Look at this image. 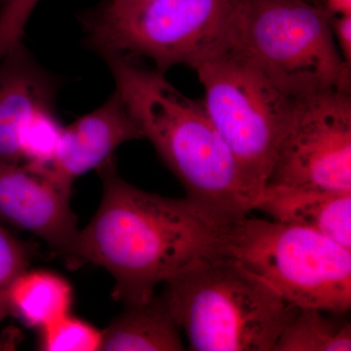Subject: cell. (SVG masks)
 <instances>
[{
    "label": "cell",
    "instance_id": "1",
    "mask_svg": "<svg viewBox=\"0 0 351 351\" xmlns=\"http://www.w3.org/2000/svg\"><path fill=\"white\" fill-rule=\"evenodd\" d=\"M103 197L69 258L100 265L114 278L112 297L125 306L151 300L156 286L218 255L221 226L188 198L149 193L120 177L114 157L98 168Z\"/></svg>",
    "mask_w": 351,
    "mask_h": 351
},
{
    "label": "cell",
    "instance_id": "2",
    "mask_svg": "<svg viewBox=\"0 0 351 351\" xmlns=\"http://www.w3.org/2000/svg\"><path fill=\"white\" fill-rule=\"evenodd\" d=\"M101 56L143 138L151 141L186 198L219 223L249 216L262 191L242 170L202 100L189 98L135 58Z\"/></svg>",
    "mask_w": 351,
    "mask_h": 351
},
{
    "label": "cell",
    "instance_id": "3",
    "mask_svg": "<svg viewBox=\"0 0 351 351\" xmlns=\"http://www.w3.org/2000/svg\"><path fill=\"white\" fill-rule=\"evenodd\" d=\"M163 293L195 351H274L299 307L223 255L201 258Z\"/></svg>",
    "mask_w": 351,
    "mask_h": 351
},
{
    "label": "cell",
    "instance_id": "4",
    "mask_svg": "<svg viewBox=\"0 0 351 351\" xmlns=\"http://www.w3.org/2000/svg\"><path fill=\"white\" fill-rule=\"evenodd\" d=\"M331 14L314 0H240L228 48L248 58L293 98L351 91Z\"/></svg>",
    "mask_w": 351,
    "mask_h": 351
},
{
    "label": "cell",
    "instance_id": "5",
    "mask_svg": "<svg viewBox=\"0 0 351 351\" xmlns=\"http://www.w3.org/2000/svg\"><path fill=\"white\" fill-rule=\"evenodd\" d=\"M218 255L237 261L299 308L351 307V250L322 233L257 218L221 226Z\"/></svg>",
    "mask_w": 351,
    "mask_h": 351
},
{
    "label": "cell",
    "instance_id": "6",
    "mask_svg": "<svg viewBox=\"0 0 351 351\" xmlns=\"http://www.w3.org/2000/svg\"><path fill=\"white\" fill-rule=\"evenodd\" d=\"M240 0H149L107 3L87 18V43L101 55L145 57L164 73L226 49Z\"/></svg>",
    "mask_w": 351,
    "mask_h": 351
},
{
    "label": "cell",
    "instance_id": "7",
    "mask_svg": "<svg viewBox=\"0 0 351 351\" xmlns=\"http://www.w3.org/2000/svg\"><path fill=\"white\" fill-rule=\"evenodd\" d=\"M195 71L210 119L245 174L263 191L295 98L230 48L205 60Z\"/></svg>",
    "mask_w": 351,
    "mask_h": 351
},
{
    "label": "cell",
    "instance_id": "8",
    "mask_svg": "<svg viewBox=\"0 0 351 351\" xmlns=\"http://www.w3.org/2000/svg\"><path fill=\"white\" fill-rule=\"evenodd\" d=\"M267 184L351 193V91L295 99Z\"/></svg>",
    "mask_w": 351,
    "mask_h": 351
},
{
    "label": "cell",
    "instance_id": "9",
    "mask_svg": "<svg viewBox=\"0 0 351 351\" xmlns=\"http://www.w3.org/2000/svg\"><path fill=\"white\" fill-rule=\"evenodd\" d=\"M71 195L23 164H0V219L68 258L80 233Z\"/></svg>",
    "mask_w": 351,
    "mask_h": 351
},
{
    "label": "cell",
    "instance_id": "10",
    "mask_svg": "<svg viewBox=\"0 0 351 351\" xmlns=\"http://www.w3.org/2000/svg\"><path fill=\"white\" fill-rule=\"evenodd\" d=\"M142 138V132L114 91L100 108L64 127L54 160L38 172L71 193L77 178L98 169L124 143Z\"/></svg>",
    "mask_w": 351,
    "mask_h": 351
},
{
    "label": "cell",
    "instance_id": "11",
    "mask_svg": "<svg viewBox=\"0 0 351 351\" xmlns=\"http://www.w3.org/2000/svg\"><path fill=\"white\" fill-rule=\"evenodd\" d=\"M61 84L22 43L0 61V164H21V138L38 113L55 110Z\"/></svg>",
    "mask_w": 351,
    "mask_h": 351
},
{
    "label": "cell",
    "instance_id": "12",
    "mask_svg": "<svg viewBox=\"0 0 351 351\" xmlns=\"http://www.w3.org/2000/svg\"><path fill=\"white\" fill-rule=\"evenodd\" d=\"M255 210L277 223L322 233L351 250V193L267 184Z\"/></svg>",
    "mask_w": 351,
    "mask_h": 351
},
{
    "label": "cell",
    "instance_id": "13",
    "mask_svg": "<svg viewBox=\"0 0 351 351\" xmlns=\"http://www.w3.org/2000/svg\"><path fill=\"white\" fill-rule=\"evenodd\" d=\"M125 309L103 331L101 350L181 351V326L164 294Z\"/></svg>",
    "mask_w": 351,
    "mask_h": 351
},
{
    "label": "cell",
    "instance_id": "14",
    "mask_svg": "<svg viewBox=\"0 0 351 351\" xmlns=\"http://www.w3.org/2000/svg\"><path fill=\"white\" fill-rule=\"evenodd\" d=\"M11 315L32 328H43L69 313L73 287L47 270H25L5 289Z\"/></svg>",
    "mask_w": 351,
    "mask_h": 351
},
{
    "label": "cell",
    "instance_id": "15",
    "mask_svg": "<svg viewBox=\"0 0 351 351\" xmlns=\"http://www.w3.org/2000/svg\"><path fill=\"white\" fill-rule=\"evenodd\" d=\"M326 311L299 308L284 328L274 351H350L351 325L332 319Z\"/></svg>",
    "mask_w": 351,
    "mask_h": 351
},
{
    "label": "cell",
    "instance_id": "16",
    "mask_svg": "<svg viewBox=\"0 0 351 351\" xmlns=\"http://www.w3.org/2000/svg\"><path fill=\"white\" fill-rule=\"evenodd\" d=\"M63 128L55 110L38 113L21 138L23 164L36 171L49 167L56 156Z\"/></svg>",
    "mask_w": 351,
    "mask_h": 351
},
{
    "label": "cell",
    "instance_id": "17",
    "mask_svg": "<svg viewBox=\"0 0 351 351\" xmlns=\"http://www.w3.org/2000/svg\"><path fill=\"white\" fill-rule=\"evenodd\" d=\"M39 350L45 351L101 350L103 331L71 313L40 328Z\"/></svg>",
    "mask_w": 351,
    "mask_h": 351
},
{
    "label": "cell",
    "instance_id": "18",
    "mask_svg": "<svg viewBox=\"0 0 351 351\" xmlns=\"http://www.w3.org/2000/svg\"><path fill=\"white\" fill-rule=\"evenodd\" d=\"M39 0H4L0 12V61L22 43L25 25Z\"/></svg>",
    "mask_w": 351,
    "mask_h": 351
},
{
    "label": "cell",
    "instance_id": "19",
    "mask_svg": "<svg viewBox=\"0 0 351 351\" xmlns=\"http://www.w3.org/2000/svg\"><path fill=\"white\" fill-rule=\"evenodd\" d=\"M31 258L27 245L0 225V290H5L27 269Z\"/></svg>",
    "mask_w": 351,
    "mask_h": 351
},
{
    "label": "cell",
    "instance_id": "20",
    "mask_svg": "<svg viewBox=\"0 0 351 351\" xmlns=\"http://www.w3.org/2000/svg\"><path fill=\"white\" fill-rule=\"evenodd\" d=\"M331 27L341 57L351 66V14L332 15Z\"/></svg>",
    "mask_w": 351,
    "mask_h": 351
},
{
    "label": "cell",
    "instance_id": "21",
    "mask_svg": "<svg viewBox=\"0 0 351 351\" xmlns=\"http://www.w3.org/2000/svg\"><path fill=\"white\" fill-rule=\"evenodd\" d=\"M331 15L351 14V0H314Z\"/></svg>",
    "mask_w": 351,
    "mask_h": 351
},
{
    "label": "cell",
    "instance_id": "22",
    "mask_svg": "<svg viewBox=\"0 0 351 351\" xmlns=\"http://www.w3.org/2000/svg\"><path fill=\"white\" fill-rule=\"evenodd\" d=\"M10 315L11 311L7 300L6 291L0 290V323Z\"/></svg>",
    "mask_w": 351,
    "mask_h": 351
},
{
    "label": "cell",
    "instance_id": "23",
    "mask_svg": "<svg viewBox=\"0 0 351 351\" xmlns=\"http://www.w3.org/2000/svg\"><path fill=\"white\" fill-rule=\"evenodd\" d=\"M147 1H149V0H110L108 3L113 6H132L144 3Z\"/></svg>",
    "mask_w": 351,
    "mask_h": 351
},
{
    "label": "cell",
    "instance_id": "24",
    "mask_svg": "<svg viewBox=\"0 0 351 351\" xmlns=\"http://www.w3.org/2000/svg\"><path fill=\"white\" fill-rule=\"evenodd\" d=\"M3 1H4V0H0V2H3Z\"/></svg>",
    "mask_w": 351,
    "mask_h": 351
}]
</instances>
